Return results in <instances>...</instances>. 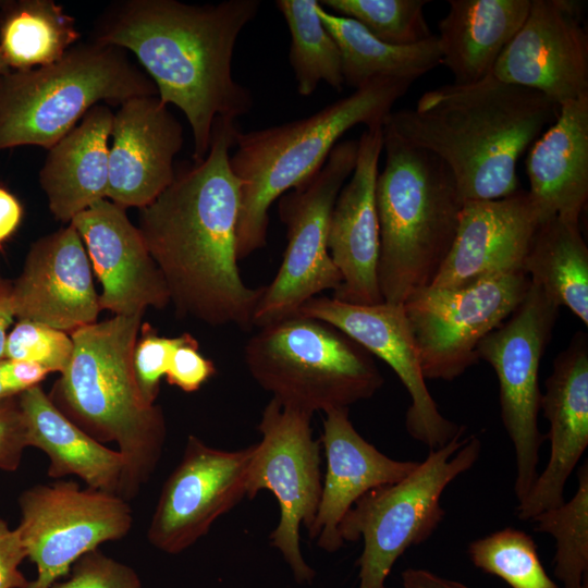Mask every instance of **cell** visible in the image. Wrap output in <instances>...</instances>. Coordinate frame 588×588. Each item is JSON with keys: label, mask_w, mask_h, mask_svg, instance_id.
I'll use <instances>...</instances> for the list:
<instances>
[{"label": "cell", "mask_w": 588, "mask_h": 588, "mask_svg": "<svg viewBox=\"0 0 588 588\" xmlns=\"http://www.w3.org/2000/svg\"><path fill=\"white\" fill-rule=\"evenodd\" d=\"M236 120L218 118L206 157L175 171L172 183L139 209L138 230L179 314L211 326H253L264 287L238 271L240 182L230 150Z\"/></svg>", "instance_id": "1"}, {"label": "cell", "mask_w": 588, "mask_h": 588, "mask_svg": "<svg viewBox=\"0 0 588 588\" xmlns=\"http://www.w3.org/2000/svg\"><path fill=\"white\" fill-rule=\"evenodd\" d=\"M259 8L258 0H123L101 13L91 40L135 56L159 99L184 113L193 159L199 162L209 151L216 120H236L253 108L250 90L233 78L232 60L240 34Z\"/></svg>", "instance_id": "2"}, {"label": "cell", "mask_w": 588, "mask_h": 588, "mask_svg": "<svg viewBox=\"0 0 588 588\" xmlns=\"http://www.w3.org/2000/svg\"><path fill=\"white\" fill-rule=\"evenodd\" d=\"M558 113L541 93L489 74L473 84L428 90L414 108L392 111L383 126L437 156L464 203L482 201L520 189L517 162Z\"/></svg>", "instance_id": "3"}, {"label": "cell", "mask_w": 588, "mask_h": 588, "mask_svg": "<svg viewBox=\"0 0 588 588\" xmlns=\"http://www.w3.org/2000/svg\"><path fill=\"white\" fill-rule=\"evenodd\" d=\"M143 315H114L73 331L71 360L49 394L90 437L118 444L126 461L121 493L126 501L151 477L167 436L161 407L143 400L133 369Z\"/></svg>", "instance_id": "4"}, {"label": "cell", "mask_w": 588, "mask_h": 588, "mask_svg": "<svg viewBox=\"0 0 588 588\" xmlns=\"http://www.w3.org/2000/svg\"><path fill=\"white\" fill-rule=\"evenodd\" d=\"M411 85L378 79L309 117L238 132L230 156L231 170L240 182L238 260L267 244L272 203L314 176L348 130L359 124L366 128L383 126Z\"/></svg>", "instance_id": "5"}, {"label": "cell", "mask_w": 588, "mask_h": 588, "mask_svg": "<svg viewBox=\"0 0 588 588\" xmlns=\"http://www.w3.org/2000/svg\"><path fill=\"white\" fill-rule=\"evenodd\" d=\"M384 168L376 183L378 282L383 302L403 304L431 285L456 235L464 200L449 168L383 126Z\"/></svg>", "instance_id": "6"}, {"label": "cell", "mask_w": 588, "mask_h": 588, "mask_svg": "<svg viewBox=\"0 0 588 588\" xmlns=\"http://www.w3.org/2000/svg\"><path fill=\"white\" fill-rule=\"evenodd\" d=\"M158 96L127 51L91 39L48 65L0 75V151L19 146L48 150L100 101L120 106Z\"/></svg>", "instance_id": "7"}, {"label": "cell", "mask_w": 588, "mask_h": 588, "mask_svg": "<svg viewBox=\"0 0 588 588\" xmlns=\"http://www.w3.org/2000/svg\"><path fill=\"white\" fill-rule=\"evenodd\" d=\"M244 358L273 399L311 414L368 400L384 382L363 346L333 326L301 315L259 328Z\"/></svg>", "instance_id": "8"}, {"label": "cell", "mask_w": 588, "mask_h": 588, "mask_svg": "<svg viewBox=\"0 0 588 588\" xmlns=\"http://www.w3.org/2000/svg\"><path fill=\"white\" fill-rule=\"evenodd\" d=\"M463 434L429 450L405 478L368 491L346 513L339 527L342 540L364 541L358 588H385L397 559L438 528L445 515L443 491L475 465L481 452L477 436Z\"/></svg>", "instance_id": "9"}, {"label": "cell", "mask_w": 588, "mask_h": 588, "mask_svg": "<svg viewBox=\"0 0 588 588\" xmlns=\"http://www.w3.org/2000/svg\"><path fill=\"white\" fill-rule=\"evenodd\" d=\"M357 150L358 140L339 142L314 176L280 197L287 243L274 279L262 290L253 326L261 328L291 317L318 293L340 286L341 275L328 249V228L336 197L355 168Z\"/></svg>", "instance_id": "10"}, {"label": "cell", "mask_w": 588, "mask_h": 588, "mask_svg": "<svg viewBox=\"0 0 588 588\" xmlns=\"http://www.w3.org/2000/svg\"><path fill=\"white\" fill-rule=\"evenodd\" d=\"M313 414L271 399L266 405L249 463L246 497L269 490L280 506L271 544L289 564L295 580L310 583L315 571L301 551L299 530L311 527L319 506L322 481L320 442L314 439Z\"/></svg>", "instance_id": "11"}, {"label": "cell", "mask_w": 588, "mask_h": 588, "mask_svg": "<svg viewBox=\"0 0 588 588\" xmlns=\"http://www.w3.org/2000/svg\"><path fill=\"white\" fill-rule=\"evenodd\" d=\"M559 309L530 282L519 306L477 347L478 358L492 366L499 380L501 418L515 452L514 492L518 502L527 497L538 476L544 440L538 428L539 368Z\"/></svg>", "instance_id": "12"}, {"label": "cell", "mask_w": 588, "mask_h": 588, "mask_svg": "<svg viewBox=\"0 0 588 588\" xmlns=\"http://www.w3.org/2000/svg\"><path fill=\"white\" fill-rule=\"evenodd\" d=\"M529 285L520 270L460 289L429 285L408 296L403 307L425 379L452 381L476 364L480 341L513 314Z\"/></svg>", "instance_id": "13"}, {"label": "cell", "mask_w": 588, "mask_h": 588, "mask_svg": "<svg viewBox=\"0 0 588 588\" xmlns=\"http://www.w3.org/2000/svg\"><path fill=\"white\" fill-rule=\"evenodd\" d=\"M16 527L36 578L27 588H50L84 554L121 540L133 525L132 510L119 495L59 479L25 489L17 500Z\"/></svg>", "instance_id": "14"}, {"label": "cell", "mask_w": 588, "mask_h": 588, "mask_svg": "<svg viewBox=\"0 0 588 588\" xmlns=\"http://www.w3.org/2000/svg\"><path fill=\"white\" fill-rule=\"evenodd\" d=\"M254 448L224 451L188 436L180 463L160 491L147 530L149 543L177 554L204 537L246 497Z\"/></svg>", "instance_id": "15"}, {"label": "cell", "mask_w": 588, "mask_h": 588, "mask_svg": "<svg viewBox=\"0 0 588 588\" xmlns=\"http://www.w3.org/2000/svg\"><path fill=\"white\" fill-rule=\"evenodd\" d=\"M295 315L333 326L394 370L411 397L405 427L413 439L436 450L465 431L440 413L427 388L403 304L356 305L315 296Z\"/></svg>", "instance_id": "16"}, {"label": "cell", "mask_w": 588, "mask_h": 588, "mask_svg": "<svg viewBox=\"0 0 588 588\" xmlns=\"http://www.w3.org/2000/svg\"><path fill=\"white\" fill-rule=\"evenodd\" d=\"M581 8L574 0H531L523 25L490 74L539 91L558 107L588 96V36Z\"/></svg>", "instance_id": "17"}, {"label": "cell", "mask_w": 588, "mask_h": 588, "mask_svg": "<svg viewBox=\"0 0 588 588\" xmlns=\"http://www.w3.org/2000/svg\"><path fill=\"white\" fill-rule=\"evenodd\" d=\"M12 304L19 320L70 334L97 321L101 310L89 258L71 223L32 243L12 281Z\"/></svg>", "instance_id": "18"}, {"label": "cell", "mask_w": 588, "mask_h": 588, "mask_svg": "<svg viewBox=\"0 0 588 588\" xmlns=\"http://www.w3.org/2000/svg\"><path fill=\"white\" fill-rule=\"evenodd\" d=\"M358 140L355 168L334 203L328 249L341 275L333 298L347 304L382 303L378 282L379 222L376 205L383 126L366 128Z\"/></svg>", "instance_id": "19"}, {"label": "cell", "mask_w": 588, "mask_h": 588, "mask_svg": "<svg viewBox=\"0 0 588 588\" xmlns=\"http://www.w3.org/2000/svg\"><path fill=\"white\" fill-rule=\"evenodd\" d=\"M78 232L102 291L100 310L114 315L164 308L170 295L161 271L126 209L101 199L70 222Z\"/></svg>", "instance_id": "20"}, {"label": "cell", "mask_w": 588, "mask_h": 588, "mask_svg": "<svg viewBox=\"0 0 588 588\" xmlns=\"http://www.w3.org/2000/svg\"><path fill=\"white\" fill-rule=\"evenodd\" d=\"M107 199L142 209L175 176L183 126L158 96L131 98L113 114Z\"/></svg>", "instance_id": "21"}, {"label": "cell", "mask_w": 588, "mask_h": 588, "mask_svg": "<svg viewBox=\"0 0 588 588\" xmlns=\"http://www.w3.org/2000/svg\"><path fill=\"white\" fill-rule=\"evenodd\" d=\"M541 218L527 191L466 201L453 245L432 286L460 289L524 270Z\"/></svg>", "instance_id": "22"}, {"label": "cell", "mask_w": 588, "mask_h": 588, "mask_svg": "<svg viewBox=\"0 0 588 588\" xmlns=\"http://www.w3.org/2000/svg\"><path fill=\"white\" fill-rule=\"evenodd\" d=\"M540 409L550 424V457L516 514L530 520L563 504L564 487L588 446V338L578 331L553 362Z\"/></svg>", "instance_id": "23"}, {"label": "cell", "mask_w": 588, "mask_h": 588, "mask_svg": "<svg viewBox=\"0 0 588 588\" xmlns=\"http://www.w3.org/2000/svg\"><path fill=\"white\" fill-rule=\"evenodd\" d=\"M321 443L327 468L317 515L307 531L322 550L335 552L344 543L340 524L356 501L375 488L402 480L418 462L393 460L366 441L350 420L348 407L324 412Z\"/></svg>", "instance_id": "24"}, {"label": "cell", "mask_w": 588, "mask_h": 588, "mask_svg": "<svg viewBox=\"0 0 588 588\" xmlns=\"http://www.w3.org/2000/svg\"><path fill=\"white\" fill-rule=\"evenodd\" d=\"M528 150L527 192L541 223L555 216L579 221L588 199V96L561 105Z\"/></svg>", "instance_id": "25"}, {"label": "cell", "mask_w": 588, "mask_h": 588, "mask_svg": "<svg viewBox=\"0 0 588 588\" xmlns=\"http://www.w3.org/2000/svg\"><path fill=\"white\" fill-rule=\"evenodd\" d=\"M113 114L106 105L94 106L47 150L38 179L57 220L70 223L96 201L107 199Z\"/></svg>", "instance_id": "26"}, {"label": "cell", "mask_w": 588, "mask_h": 588, "mask_svg": "<svg viewBox=\"0 0 588 588\" xmlns=\"http://www.w3.org/2000/svg\"><path fill=\"white\" fill-rule=\"evenodd\" d=\"M19 401L28 446L47 455L50 478L59 480L74 475L88 488L121 497L126 461L119 451L109 449L70 420L40 384L20 393Z\"/></svg>", "instance_id": "27"}, {"label": "cell", "mask_w": 588, "mask_h": 588, "mask_svg": "<svg viewBox=\"0 0 588 588\" xmlns=\"http://www.w3.org/2000/svg\"><path fill=\"white\" fill-rule=\"evenodd\" d=\"M531 0H450L439 22L442 64L456 85L488 76L523 25Z\"/></svg>", "instance_id": "28"}, {"label": "cell", "mask_w": 588, "mask_h": 588, "mask_svg": "<svg viewBox=\"0 0 588 588\" xmlns=\"http://www.w3.org/2000/svg\"><path fill=\"white\" fill-rule=\"evenodd\" d=\"M318 14L336 41L344 84L355 90L378 79L414 81L442 64L438 37L396 46L371 35L358 22L326 10L320 3Z\"/></svg>", "instance_id": "29"}, {"label": "cell", "mask_w": 588, "mask_h": 588, "mask_svg": "<svg viewBox=\"0 0 588 588\" xmlns=\"http://www.w3.org/2000/svg\"><path fill=\"white\" fill-rule=\"evenodd\" d=\"M524 271L550 301L588 327V247L579 221L555 216L540 223Z\"/></svg>", "instance_id": "30"}, {"label": "cell", "mask_w": 588, "mask_h": 588, "mask_svg": "<svg viewBox=\"0 0 588 588\" xmlns=\"http://www.w3.org/2000/svg\"><path fill=\"white\" fill-rule=\"evenodd\" d=\"M79 36L75 19L52 0L0 1V51L11 71L60 60Z\"/></svg>", "instance_id": "31"}, {"label": "cell", "mask_w": 588, "mask_h": 588, "mask_svg": "<svg viewBox=\"0 0 588 588\" xmlns=\"http://www.w3.org/2000/svg\"><path fill=\"white\" fill-rule=\"evenodd\" d=\"M318 0H277L291 35L290 64L297 93L308 97L321 82L342 90L344 81L339 46L318 14Z\"/></svg>", "instance_id": "32"}, {"label": "cell", "mask_w": 588, "mask_h": 588, "mask_svg": "<svg viewBox=\"0 0 588 588\" xmlns=\"http://www.w3.org/2000/svg\"><path fill=\"white\" fill-rule=\"evenodd\" d=\"M578 488L560 506L546 510L530 520L535 531L555 539L554 576L564 588H583L588 580V467L578 469Z\"/></svg>", "instance_id": "33"}, {"label": "cell", "mask_w": 588, "mask_h": 588, "mask_svg": "<svg viewBox=\"0 0 588 588\" xmlns=\"http://www.w3.org/2000/svg\"><path fill=\"white\" fill-rule=\"evenodd\" d=\"M471 563L503 579L511 588H560L547 574L534 539L525 531L504 528L471 541Z\"/></svg>", "instance_id": "34"}, {"label": "cell", "mask_w": 588, "mask_h": 588, "mask_svg": "<svg viewBox=\"0 0 588 588\" xmlns=\"http://www.w3.org/2000/svg\"><path fill=\"white\" fill-rule=\"evenodd\" d=\"M426 0H320L329 12L352 19L378 39L408 46L433 36L424 14Z\"/></svg>", "instance_id": "35"}, {"label": "cell", "mask_w": 588, "mask_h": 588, "mask_svg": "<svg viewBox=\"0 0 588 588\" xmlns=\"http://www.w3.org/2000/svg\"><path fill=\"white\" fill-rule=\"evenodd\" d=\"M73 348V340L66 332L40 322L19 320L8 333L4 358L35 363L49 372L62 373Z\"/></svg>", "instance_id": "36"}, {"label": "cell", "mask_w": 588, "mask_h": 588, "mask_svg": "<svg viewBox=\"0 0 588 588\" xmlns=\"http://www.w3.org/2000/svg\"><path fill=\"white\" fill-rule=\"evenodd\" d=\"M133 351V369L143 400L155 405L159 394L160 381L166 377L172 354L180 342V335L161 336L149 323L140 326Z\"/></svg>", "instance_id": "37"}, {"label": "cell", "mask_w": 588, "mask_h": 588, "mask_svg": "<svg viewBox=\"0 0 588 588\" xmlns=\"http://www.w3.org/2000/svg\"><path fill=\"white\" fill-rule=\"evenodd\" d=\"M50 588H142L137 573L99 549L81 556L64 580Z\"/></svg>", "instance_id": "38"}, {"label": "cell", "mask_w": 588, "mask_h": 588, "mask_svg": "<svg viewBox=\"0 0 588 588\" xmlns=\"http://www.w3.org/2000/svg\"><path fill=\"white\" fill-rule=\"evenodd\" d=\"M216 372L213 362L199 352L197 340L189 333L180 334V342L166 373L167 382L192 393L198 391Z\"/></svg>", "instance_id": "39"}, {"label": "cell", "mask_w": 588, "mask_h": 588, "mask_svg": "<svg viewBox=\"0 0 588 588\" xmlns=\"http://www.w3.org/2000/svg\"><path fill=\"white\" fill-rule=\"evenodd\" d=\"M28 448L25 417L19 395L0 400V470L15 471Z\"/></svg>", "instance_id": "40"}, {"label": "cell", "mask_w": 588, "mask_h": 588, "mask_svg": "<svg viewBox=\"0 0 588 588\" xmlns=\"http://www.w3.org/2000/svg\"><path fill=\"white\" fill-rule=\"evenodd\" d=\"M26 558L17 529L0 518V588H27L29 580L19 569Z\"/></svg>", "instance_id": "41"}, {"label": "cell", "mask_w": 588, "mask_h": 588, "mask_svg": "<svg viewBox=\"0 0 588 588\" xmlns=\"http://www.w3.org/2000/svg\"><path fill=\"white\" fill-rule=\"evenodd\" d=\"M48 373L50 372L46 368L35 363L5 359L7 380L16 395L39 385Z\"/></svg>", "instance_id": "42"}, {"label": "cell", "mask_w": 588, "mask_h": 588, "mask_svg": "<svg viewBox=\"0 0 588 588\" xmlns=\"http://www.w3.org/2000/svg\"><path fill=\"white\" fill-rule=\"evenodd\" d=\"M23 216L24 209L19 198L0 184V250L20 228Z\"/></svg>", "instance_id": "43"}, {"label": "cell", "mask_w": 588, "mask_h": 588, "mask_svg": "<svg viewBox=\"0 0 588 588\" xmlns=\"http://www.w3.org/2000/svg\"><path fill=\"white\" fill-rule=\"evenodd\" d=\"M401 579V588H468L460 581L441 577L424 568H406Z\"/></svg>", "instance_id": "44"}, {"label": "cell", "mask_w": 588, "mask_h": 588, "mask_svg": "<svg viewBox=\"0 0 588 588\" xmlns=\"http://www.w3.org/2000/svg\"><path fill=\"white\" fill-rule=\"evenodd\" d=\"M14 318L12 281L0 274V359H4L7 338Z\"/></svg>", "instance_id": "45"}, {"label": "cell", "mask_w": 588, "mask_h": 588, "mask_svg": "<svg viewBox=\"0 0 588 588\" xmlns=\"http://www.w3.org/2000/svg\"><path fill=\"white\" fill-rule=\"evenodd\" d=\"M16 395L11 390L5 375V359H0V400Z\"/></svg>", "instance_id": "46"}, {"label": "cell", "mask_w": 588, "mask_h": 588, "mask_svg": "<svg viewBox=\"0 0 588 588\" xmlns=\"http://www.w3.org/2000/svg\"><path fill=\"white\" fill-rule=\"evenodd\" d=\"M8 71H10L8 64L5 63L3 57H2V53L0 51V75L3 74V73H7Z\"/></svg>", "instance_id": "47"}]
</instances>
